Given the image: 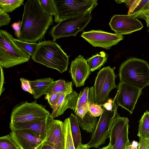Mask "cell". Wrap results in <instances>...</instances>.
Returning a JSON list of instances; mask_svg holds the SVG:
<instances>
[{"instance_id": "cell-1", "label": "cell", "mask_w": 149, "mask_h": 149, "mask_svg": "<svg viewBox=\"0 0 149 149\" xmlns=\"http://www.w3.org/2000/svg\"><path fill=\"white\" fill-rule=\"evenodd\" d=\"M24 6L20 29L17 37L23 41L36 42L43 38L49 26L53 24V16L42 10L37 0H28Z\"/></svg>"}, {"instance_id": "cell-2", "label": "cell", "mask_w": 149, "mask_h": 149, "mask_svg": "<svg viewBox=\"0 0 149 149\" xmlns=\"http://www.w3.org/2000/svg\"><path fill=\"white\" fill-rule=\"evenodd\" d=\"M31 58L35 62L56 69L61 73L67 70L69 65V56L60 46L51 40L38 43Z\"/></svg>"}, {"instance_id": "cell-3", "label": "cell", "mask_w": 149, "mask_h": 149, "mask_svg": "<svg viewBox=\"0 0 149 149\" xmlns=\"http://www.w3.org/2000/svg\"><path fill=\"white\" fill-rule=\"evenodd\" d=\"M120 81L142 90L149 85V65L144 60L132 58L120 65Z\"/></svg>"}, {"instance_id": "cell-4", "label": "cell", "mask_w": 149, "mask_h": 149, "mask_svg": "<svg viewBox=\"0 0 149 149\" xmlns=\"http://www.w3.org/2000/svg\"><path fill=\"white\" fill-rule=\"evenodd\" d=\"M30 56L20 49L6 31L0 30V65L8 68L28 62Z\"/></svg>"}, {"instance_id": "cell-5", "label": "cell", "mask_w": 149, "mask_h": 149, "mask_svg": "<svg viewBox=\"0 0 149 149\" xmlns=\"http://www.w3.org/2000/svg\"><path fill=\"white\" fill-rule=\"evenodd\" d=\"M56 23L91 12L97 5V0H54Z\"/></svg>"}, {"instance_id": "cell-6", "label": "cell", "mask_w": 149, "mask_h": 149, "mask_svg": "<svg viewBox=\"0 0 149 149\" xmlns=\"http://www.w3.org/2000/svg\"><path fill=\"white\" fill-rule=\"evenodd\" d=\"M51 113L45 107L34 101H23L15 106L12 110L10 124L45 120Z\"/></svg>"}, {"instance_id": "cell-7", "label": "cell", "mask_w": 149, "mask_h": 149, "mask_svg": "<svg viewBox=\"0 0 149 149\" xmlns=\"http://www.w3.org/2000/svg\"><path fill=\"white\" fill-rule=\"evenodd\" d=\"M117 106L114 99L112 110L108 111L102 107V112L100 116L96 128L92 134L90 141L86 144L90 148H98L104 143L109 137L117 113Z\"/></svg>"}, {"instance_id": "cell-8", "label": "cell", "mask_w": 149, "mask_h": 149, "mask_svg": "<svg viewBox=\"0 0 149 149\" xmlns=\"http://www.w3.org/2000/svg\"><path fill=\"white\" fill-rule=\"evenodd\" d=\"M91 12L65 19L54 25L49 32L54 42L59 38L76 36L80 31H83L92 19Z\"/></svg>"}, {"instance_id": "cell-9", "label": "cell", "mask_w": 149, "mask_h": 149, "mask_svg": "<svg viewBox=\"0 0 149 149\" xmlns=\"http://www.w3.org/2000/svg\"><path fill=\"white\" fill-rule=\"evenodd\" d=\"M116 77L114 69L109 66L104 67L98 72L93 86L94 103L101 106L105 102L109 93L117 87Z\"/></svg>"}, {"instance_id": "cell-10", "label": "cell", "mask_w": 149, "mask_h": 149, "mask_svg": "<svg viewBox=\"0 0 149 149\" xmlns=\"http://www.w3.org/2000/svg\"><path fill=\"white\" fill-rule=\"evenodd\" d=\"M129 122L128 118L121 117L116 113L109 136L112 149H123L131 143L128 138Z\"/></svg>"}, {"instance_id": "cell-11", "label": "cell", "mask_w": 149, "mask_h": 149, "mask_svg": "<svg viewBox=\"0 0 149 149\" xmlns=\"http://www.w3.org/2000/svg\"><path fill=\"white\" fill-rule=\"evenodd\" d=\"M118 91L115 97L117 105L133 113L142 90L127 84L120 81L117 87Z\"/></svg>"}, {"instance_id": "cell-12", "label": "cell", "mask_w": 149, "mask_h": 149, "mask_svg": "<svg viewBox=\"0 0 149 149\" xmlns=\"http://www.w3.org/2000/svg\"><path fill=\"white\" fill-rule=\"evenodd\" d=\"M93 46L109 49L123 39V36L100 30H91L83 33L81 36Z\"/></svg>"}, {"instance_id": "cell-13", "label": "cell", "mask_w": 149, "mask_h": 149, "mask_svg": "<svg viewBox=\"0 0 149 149\" xmlns=\"http://www.w3.org/2000/svg\"><path fill=\"white\" fill-rule=\"evenodd\" d=\"M109 24L116 33L122 35L132 33L141 30L143 27L137 19L128 15H115L111 18Z\"/></svg>"}, {"instance_id": "cell-14", "label": "cell", "mask_w": 149, "mask_h": 149, "mask_svg": "<svg viewBox=\"0 0 149 149\" xmlns=\"http://www.w3.org/2000/svg\"><path fill=\"white\" fill-rule=\"evenodd\" d=\"M47 119L48 125L46 137L43 142L56 149H64L65 141L64 123L49 117Z\"/></svg>"}, {"instance_id": "cell-15", "label": "cell", "mask_w": 149, "mask_h": 149, "mask_svg": "<svg viewBox=\"0 0 149 149\" xmlns=\"http://www.w3.org/2000/svg\"><path fill=\"white\" fill-rule=\"evenodd\" d=\"M91 72L87 60L83 56L79 55L72 61L69 72L70 73L73 83L77 87L84 85L85 82Z\"/></svg>"}, {"instance_id": "cell-16", "label": "cell", "mask_w": 149, "mask_h": 149, "mask_svg": "<svg viewBox=\"0 0 149 149\" xmlns=\"http://www.w3.org/2000/svg\"><path fill=\"white\" fill-rule=\"evenodd\" d=\"M20 149H37L43 141L30 130H13L10 134Z\"/></svg>"}, {"instance_id": "cell-17", "label": "cell", "mask_w": 149, "mask_h": 149, "mask_svg": "<svg viewBox=\"0 0 149 149\" xmlns=\"http://www.w3.org/2000/svg\"><path fill=\"white\" fill-rule=\"evenodd\" d=\"M79 94L73 91L69 94L63 93L60 96L56 107L52 110L49 117L53 119L63 114L68 109L76 110Z\"/></svg>"}, {"instance_id": "cell-18", "label": "cell", "mask_w": 149, "mask_h": 149, "mask_svg": "<svg viewBox=\"0 0 149 149\" xmlns=\"http://www.w3.org/2000/svg\"><path fill=\"white\" fill-rule=\"evenodd\" d=\"M48 118L45 120L35 121L23 123L9 124L11 130L26 129L30 130L44 141L48 125Z\"/></svg>"}, {"instance_id": "cell-19", "label": "cell", "mask_w": 149, "mask_h": 149, "mask_svg": "<svg viewBox=\"0 0 149 149\" xmlns=\"http://www.w3.org/2000/svg\"><path fill=\"white\" fill-rule=\"evenodd\" d=\"M55 81L51 78L38 79L30 81L31 87L34 92L33 98L36 100L43 95L48 94Z\"/></svg>"}, {"instance_id": "cell-20", "label": "cell", "mask_w": 149, "mask_h": 149, "mask_svg": "<svg viewBox=\"0 0 149 149\" xmlns=\"http://www.w3.org/2000/svg\"><path fill=\"white\" fill-rule=\"evenodd\" d=\"M77 116L79 125L81 128L88 133H93L98 122L96 117L93 116L89 111L82 118Z\"/></svg>"}, {"instance_id": "cell-21", "label": "cell", "mask_w": 149, "mask_h": 149, "mask_svg": "<svg viewBox=\"0 0 149 149\" xmlns=\"http://www.w3.org/2000/svg\"><path fill=\"white\" fill-rule=\"evenodd\" d=\"M70 129L74 145L77 149L82 144L77 117L72 113L70 117Z\"/></svg>"}, {"instance_id": "cell-22", "label": "cell", "mask_w": 149, "mask_h": 149, "mask_svg": "<svg viewBox=\"0 0 149 149\" xmlns=\"http://www.w3.org/2000/svg\"><path fill=\"white\" fill-rule=\"evenodd\" d=\"M94 102L93 86L84 88L79 94L76 110L74 112L82 105L89 104L90 102L94 103Z\"/></svg>"}, {"instance_id": "cell-23", "label": "cell", "mask_w": 149, "mask_h": 149, "mask_svg": "<svg viewBox=\"0 0 149 149\" xmlns=\"http://www.w3.org/2000/svg\"><path fill=\"white\" fill-rule=\"evenodd\" d=\"M107 57L105 53L101 51L88 59L87 63L91 72L100 69L107 61Z\"/></svg>"}, {"instance_id": "cell-24", "label": "cell", "mask_w": 149, "mask_h": 149, "mask_svg": "<svg viewBox=\"0 0 149 149\" xmlns=\"http://www.w3.org/2000/svg\"><path fill=\"white\" fill-rule=\"evenodd\" d=\"M73 91L72 82L59 79L55 81L54 85L49 93H63L69 94Z\"/></svg>"}, {"instance_id": "cell-25", "label": "cell", "mask_w": 149, "mask_h": 149, "mask_svg": "<svg viewBox=\"0 0 149 149\" xmlns=\"http://www.w3.org/2000/svg\"><path fill=\"white\" fill-rule=\"evenodd\" d=\"M137 136L149 139V111L147 110L139 121Z\"/></svg>"}, {"instance_id": "cell-26", "label": "cell", "mask_w": 149, "mask_h": 149, "mask_svg": "<svg viewBox=\"0 0 149 149\" xmlns=\"http://www.w3.org/2000/svg\"><path fill=\"white\" fill-rule=\"evenodd\" d=\"M14 42L24 52L32 56L36 51L38 43L36 42H28L13 38Z\"/></svg>"}, {"instance_id": "cell-27", "label": "cell", "mask_w": 149, "mask_h": 149, "mask_svg": "<svg viewBox=\"0 0 149 149\" xmlns=\"http://www.w3.org/2000/svg\"><path fill=\"white\" fill-rule=\"evenodd\" d=\"M24 0H0V9L6 13H11L23 4Z\"/></svg>"}, {"instance_id": "cell-28", "label": "cell", "mask_w": 149, "mask_h": 149, "mask_svg": "<svg viewBox=\"0 0 149 149\" xmlns=\"http://www.w3.org/2000/svg\"><path fill=\"white\" fill-rule=\"evenodd\" d=\"M65 129V141L64 149H75L71 133L69 118L64 121Z\"/></svg>"}, {"instance_id": "cell-29", "label": "cell", "mask_w": 149, "mask_h": 149, "mask_svg": "<svg viewBox=\"0 0 149 149\" xmlns=\"http://www.w3.org/2000/svg\"><path fill=\"white\" fill-rule=\"evenodd\" d=\"M0 149H20L19 147L12 138L8 134L0 137Z\"/></svg>"}, {"instance_id": "cell-30", "label": "cell", "mask_w": 149, "mask_h": 149, "mask_svg": "<svg viewBox=\"0 0 149 149\" xmlns=\"http://www.w3.org/2000/svg\"><path fill=\"white\" fill-rule=\"evenodd\" d=\"M42 10L49 15H55L56 11L54 0H37Z\"/></svg>"}, {"instance_id": "cell-31", "label": "cell", "mask_w": 149, "mask_h": 149, "mask_svg": "<svg viewBox=\"0 0 149 149\" xmlns=\"http://www.w3.org/2000/svg\"><path fill=\"white\" fill-rule=\"evenodd\" d=\"M64 93H54L46 95L45 98L47 100L51 107L53 109L57 106L61 95Z\"/></svg>"}, {"instance_id": "cell-32", "label": "cell", "mask_w": 149, "mask_h": 149, "mask_svg": "<svg viewBox=\"0 0 149 149\" xmlns=\"http://www.w3.org/2000/svg\"><path fill=\"white\" fill-rule=\"evenodd\" d=\"M149 9V0H141L140 1L129 15L132 17L140 12L148 10Z\"/></svg>"}, {"instance_id": "cell-33", "label": "cell", "mask_w": 149, "mask_h": 149, "mask_svg": "<svg viewBox=\"0 0 149 149\" xmlns=\"http://www.w3.org/2000/svg\"><path fill=\"white\" fill-rule=\"evenodd\" d=\"M101 106L90 102L89 103L88 111L94 116L98 117L101 114L103 109Z\"/></svg>"}, {"instance_id": "cell-34", "label": "cell", "mask_w": 149, "mask_h": 149, "mask_svg": "<svg viewBox=\"0 0 149 149\" xmlns=\"http://www.w3.org/2000/svg\"><path fill=\"white\" fill-rule=\"evenodd\" d=\"M10 20L9 15L0 9V27L8 25Z\"/></svg>"}, {"instance_id": "cell-35", "label": "cell", "mask_w": 149, "mask_h": 149, "mask_svg": "<svg viewBox=\"0 0 149 149\" xmlns=\"http://www.w3.org/2000/svg\"><path fill=\"white\" fill-rule=\"evenodd\" d=\"M20 80L21 87L23 90L33 95L34 92L31 87L30 81L23 78H21Z\"/></svg>"}, {"instance_id": "cell-36", "label": "cell", "mask_w": 149, "mask_h": 149, "mask_svg": "<svg viewBox=\"0 0 149 149\" xmlns=\"http://www.w3.org/2000/svg\"><path fill=\"white\" fill-rule=\"evenodd\" d=\"M141 0H126L124 2L126 5L129 8L127 15H129L139 4Z\"/></svg>"}, {"instance_id": "cell-37", "label": "cell", "mask_w": 149, "mask_h": 149, "mask_svg": "<svg viewBox=\"0 0 149 149\" xmlns=\"http://www.w3.org/2000/svg\"><path fill=\"white\" fill-rule=\"evenodd\" d=\"M89 103L81 107L74 112L76 115L81 118H83L89 111Z\"/></svg>"}, {"instance_id": "cell-38", "label": "cell", "mask_w": 149, "mask_h": 149, "mask_svg": "<svg viewBox=\"0 0 149 149\" xmlns=\"http://www.w3.org/2000/svg\"><path fill=\"white\" fill-rule=\"evenodd\" d=\"M131 17L137 19H143L146 22L147 26L149 25V10L140 12Z\"/></svg>"}, {"instance_id": "cell-39", "label": "cell", "mask_w": 149, "mask_h": 149, "mask_svg": "<svg viewBox=\"0 0 149 149\" xmlns=\"http://www.w3.org/2000/svg\"><path fill=\"white\" fill-rule=\"evenodd\" d=\"M138 149H149V139L145 138H139Z\"/></svg>"}, {"instance_id": "cell-40", "label": "cell", "mask_w": 149, "mask_h": 149, "mask_svg": "<svg viewBox=\"0 0 149 149\" xmlns=\"http://www.w3.org/2000/svg\"><path fill=\"white\" fill-rule=\"evenodd\" d=\"M0 66L1 69L0 95H1L5 89L3 87V85L4 83V77L3 68L0 65Z\"/></svg>"}, {"instance_id": "cell-41", "label": "cell", "mask_w": 149, "mask_h": 149, "mask_svg": "<svg viewBox=\"0 0 149 149\" xmlns=\"http://www.w3.org/2000/svg\"><path fill=\"white\" fill-rule=\"evenodd\" d=\"M21 24V21H19L13 23L11 25L12 27L15 31V34L17 37L19 34Z\"/></svg>"}, {"instance_id": "cell-42", "label": "cell", "mask_w": 149, "mask_h": 149, "mask_svg": "<svg viewBox=\"0 0 149 149\" xmlns=\"http://www.w3.org/2000/svg\"><path fill=\"white\" fill-rule=\"evenodd\" d=\"M113 100L112 101L111 100L109 99L107 102H105L101 106L104 107L108 111H111L113 109Z\"/></svg>"}, {"instance_id": "cell-43", "label": "cell", "mask_w": 149, "mask_h": 149, "mask_svg": "<svg viewBox=\"0 0 149 149\" xmlns=\"http://www.w3.org/2000/svg\"><path fill=\"white\" fill-rule=\"evenodd\" d=\"M37 149H56L50 145L43 142Z\"/></svg>"}, {"instance_id": "cell-44", "label": "cell", "mask_w": 149, "mask_h": 149, "mask_svg": "<svg viewBox=\"0 0 149 149\" xmlns=\"http://www.w3.org/2000/svg\"><path fill=\"white\" fill-rule=\"evenodd\" d=\"M123 149H137V147L131 144V143L125 146Z\"/></svg>"}, {"instance_id": "cell-45", "label": "cell", "mask_w": 149, "mask_h": 149, "mask_svg": "<svg viewBox=\"0 0 149 149\" xmlns=\"http://www.w3.org/2000/svg\"><path fill=\"white\" fill-rule=\"evenodd\" d=\"M90 147L88 146L86 144H82L80 145L77 149H89Z\"/></svg>"}, {"instance_id": "cell-46", "label": "cell", "mask_w": 149, "mask_h": 149, "mask_svg": "<svg viewBox=\"0 0 149 149\" xmlns=\"http://www.w3.org/2000/svg\"><path fill=\"white\" fill-rule=\"evenodd\" d=\"M101 149H112V148L110 144L109 143L107 146L103 147Z\"/></svg>"}, {"instance_id": "cell-47", "label": "cell", "mask_w": 149, "mask_h": 149, "mask_svg": "<svg viewBox=\"0 0 149 149\" xmlns=\"http://www.w3.org/2000/svg\"><path fill=\"white\" fill-rule=\"evenodd\" d=\"M115 1L117 3H120L124 2V0Z\"/></svg>"}, {"instance_id": "cell-48", "label": "cell", "mask_w": 149, "mask_h": 149, "mask_svg": "<svg viewBox=\"0 0 149 149\" xmlns=\"http://www.w3.org/2000/svg\"><path fill=\"white\" fill-rule=\"evenodd\" d=\"M147 27H148V31L149 32V25H148Z\"/></svg>"}, {"instance_id": "cell-49", "label": "cell", "mask_w": 149, "mask_h": 149, "mask_svg": "<svg viewBox=\"0 0 149 149\" xmlns=\"http://www.w3.org/2000/svg\"><path fill=\"white\" fill-rule=\"evenodd\" d=\"M148 10H149V9H148Z\"/></svg>"}]
</instances>
